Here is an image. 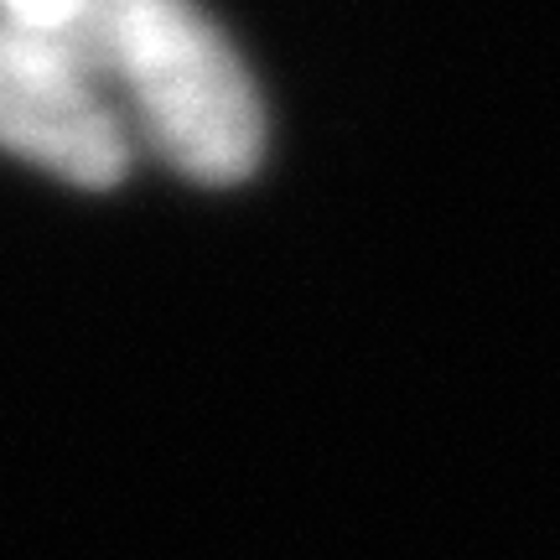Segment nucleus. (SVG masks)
I'll return each instance as SVG.
<instances>
[{"label":"nucleus","mask_w":560,"mask_h":560,"mask_svg":"<svg viewBox=\"0 0 560 560\" xmlns=\"http://www.w3.org/2000/svg\"><path fill=\"white\" fill-rule=\"evenodd\" d=\"M83 47L182 177L229 187L260 166V89L198 0H104Z\"/></svg>","instance_id":"nucleus-1"},{"label":"nucleus","mask_w":560,"mask_h":560,"mask_svg":"<svg viewBox=\"0 0 560 560\" xmlns=\"http://www.w3.org/2000/svg\"><path fill=\"white\" fill-rule=\"evenodd\" d=\"M0 151L73 187L125 177L130 130L83 42L0 21Z\"/></svg>","instance_id":"nucleus-2"},{"label":"nucleus","mask_w":560,"mask_h":560,"mask_svg":"<svg viewBox=\"0 0 560 560\" xmlns=\"http://www.w3.org/2000/svg\"><path fill=\"white\" fill-rule=\"evenodd\" d=\"M104 0H0V21L16 26H37V32H58V37L83 42L89 26L100 16Z\"/></svg>","instance_id":"nucleus-3"}]
</instances>
